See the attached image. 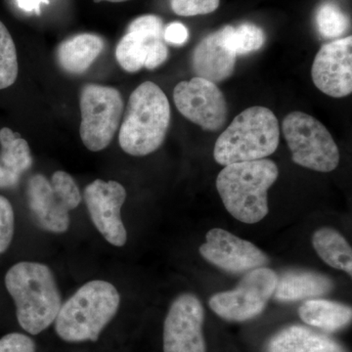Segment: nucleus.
<instances>
[{
	"label": "nucleus",
	"instance_id": "nucleus-25",
	"mask_svg": "<svg viewBox=\"0 0 352 352\" xmlns=\"http://www.w3.org/2000/svg\"><path fill=\"white\" fill-rule=\"evenodd\" d=\"M316 24L322 36L328 38H339L349 28L346 14L336 4L324 3L316 14Z\"/></svg>",
	"mask_w": 352,
	"mask_h": 352
},
{
	"label": "nucleus",
	"instance_id": "nucleus-24",
	"mask_svg": "<svg viewBox=\"0 0 352 352\" xmlns=\"http://www.w3.org/2000/svg\"><path fill=\"white\" fill-rule=\"evenodd\" d=\"M265 39V34L261 28L245 23L237 28L232 27L228 36V43L238 56L261 50Z\"/></svg>",
	"mask_w": 352,
	"mask_h": 352
},
{
	"label": "nucleus",
	"instance_id": "nucleus-20",
	"mask_svg": "<svg viewBox=\"0 0 352 352\" xmlns=\"http://www.w3.org/2000/svg\"><path fill=\"white\" fill-rule=\"evenodd\" d=\"M268 352H346L336 340L302 327L291 326L270 340Z\"/></svg>",
	"mask_w": 352,
	"mask_h": 352
},
{
	"label": "nucleus",
	"instance_id": "nucleus-12",
	"mask_svg": "<svg viewBox=\"0 0 352 352\" xmlns=\"http://www.w3.org/2000/svg\"><path fill=\"white\" fill-rule=\"evenodd\" d=\"M126 191L119 182L96 179L85 190V201L97 230L116 247L126 245L127 234L120 217Z\"/></svg>",
	"mask_w": 352,
	"mask_h": 352
},
{
	"label": "nucleus",
	"instance_id": "nucleus-21",
	"mask_svg": "<svg viewBox=\"0 0 352 352\" xmlns=\"http://www.w3.org/2000/svg\"><path fill=\"white\" fill-rule=\"evenodd\" d=\"M300 319L312 327L335 332L351 324V307L332 300L312 298L298 308Z\"/></svg>",
	"mask_w": 352,
	"mask_h": 352
},
{
	"label": "nucleus",
	"instance_id": "nucleus-30",
	"mask_svg": "<svg viewBox=\"0 0 352 352\" xmlns=\"http://www.w3.org/2000/svg\"><path fill=\"white\" fill-rule=\"evenodd\" d=\"M17 4L22 10L27 12L36 11V14H39L41 6L50 4V0H17Z\"/></svg>",
	"mask_w": 352,
	"mask_h": 352
},
{
	"label": "nucleus",
	"instance_id": "nucleus-1",
	"mask_svg": "<svg viewBox=\"0 0 352 352\" xmlns=\"http://www.w3.org/2000/svg\"><path fill=\"white\" fill-rule=\"evenodd\" d=\"M6 286L25 332L38 335L55 321L62 298L50 267L30 261L15 264L7 272Z\"/></svg>",
	"mask_w": 352,
	"mask_h": 352
},
{
	"label": "nucleus",
	"instance_id": "nucleus-26",
	"mask_svg": "<svg viewBox=\"0 0 352 352\" xmlns=\"http://www.w3.org/2000/svg\"><path fill=\"white\" fill-rule=\"evenodd\" d=\"M170 7L176 15H207L219 8L220 0H170Z\"/></svg>",
	"mask_w": 352,
	"mask_h": 352
},
{
	"label": "nucleus",
	"instance_id": "nucleus-13",
	"mask_svg": "<svg viewBox=\"0 0 352 352\" xmlns=\"http://www.w3.org/2000/svg\"><path fill=\"white\" fill-rule=\"evenodd\" d=\"M199 251L206 261L227 272H249L270 263L256 245L222 228L210 229Z\"/></svg>",
	"mask_w": 352,
	"mask_h": 352
},
{
	"label": "nucleus",
	"instance_id": "nucleus-6",
	"mask_svg": "<svg viewBox=\"0 0 352 352\" xmlns=\"http://www.w3.org/2000/svg\"><path fill=\"white\" fill-rule=\"evenodd\" d=\"M282 131L294 163L319 173H331L339 166V147L326 126L312 116L300 111L289 113Z\"/></svg>",
	"mask_w": 352,
	"mask_h": 352
},
{
	"label": "nucleus",
	"instance_id": "nucleus-31",
	"mask_svg": "<svg viewBox=\"0 0 352 352\" xmlns=\"http://www.w3.org/2000/svg\"><path fill=\"white\" fill-rule=\"evenodd\" d=\"M103 1L113 2V3H119V2L129 1V0H94V2H96V3H99V2Z\"/></svg>",
	"mask_w": 352,
	"mask_h": 352
},
{
	"label": "nucleus",
	"instance_id": "nucleus-23",
	"mask_svg": "<svg viewBox=\"0 0 352 352\" xmlns=\"http://www.w3.org/2000/svg\"><path fill=\"white\" fill-rule=\"evenodd\" d=\"M18 72L19 65L15 43L8 29L0 21V90L15 83Z\"/></svg>",
	"mask_w": 352,
	"mask_h": 352
},
{
	"label": "nucleus",
	"instance_id": "nucleus-7",
	"mask_svg": "<svg viewBox=\"0 0 352 352\" xmlns=\"http://www.w3.org/2000/svg\"><path fill=\"white\" fill-rule=\"evenodd\" d=\"M28 200L32 217L44 230L64 233L69 226V212L80 201V189L75 180L65 171L53 173L51 180L36 175L28 184Z\"/></svg>",
	"mask_w": 352,
	"mask_h": 352
},
{
	"label": "nucleus",
	"instance_id": "nucleus-3",
	"mask_svg": "<svg viewBox=\"0 0 352 352\" xmlns=\"http://www.w3.org/2000/svg\"><path fill=\"white\" fill-rule=\"evenodd\" d=\"M170 124L166 95L156 83H141L129 97L120 124V148L134 157L152 154L163 144Z\"/></svg>",
	"mask_w": 352,
	"mask_h": 352
},
{
	"label": "nucleus",
	"instance_id": "nucleus-15",
	"mask_svg": "<svg viewBox=\"0 0 352 352\" xmlns=\"http://www.w3.org/2000/svg\"><path fill=\"white\" fill-rule=\"evenodd\" d=\"M231 29L232 25H226L208 34L196 46L192 68L198 78L217 83L232 75L237 55L228 43Z\"/></svg>",
	"mask_w": 352,
	"mask_h": 352
},
{
	"label": "nucleus",
	"instance_id": "nucleus-9",
	"mask_svg": "<svg viewBox=\"0 0 352 352\" xmlns=\"http://www.w3.org/2000/svg\"><path fill=\"white\" fill-rule=\"evenodd\" d=\"M278 275L268 267L249 271L231 291L215 294L208 300L210 309L228 321L250 320L263 314L276 289Z\"/></svg>",
	"mask_w": 352,
	"mask_h": 352
},
{
	"label": "nucleus",
	"instance_id": "nucleus-5",
	"mask_svg": "<svg viewBox=\"0 0 352 352\" xmlns=\"http://www.w3.org/2000/svg\"><path fill=\"white\" fill-rule=\"evenodd\" d=\"M280 140L276 116L254 106L240 113L215 142L214 157L221 166L258 161L276 151Z\"/></svg>",
	"mask_w": 352,
	"mask_h": 352
},
{
	"label": "nucleus",
	"instance_id": "nucleus-8",
	"mask_svg": "<svg viewBox=\"0 0 352 352\" xmlns=\"http://www.w3.org/2000/svg\"><path fill=\"white\" fill-rule=\"evenodd\" d=\"M80 135L89 151L99 152L111 144L124 115V103L119 90L88 83L80 90Z\"/></svg>",
	"mask_w": 352,
	"mask_h": 352
},
{
	"label": "nucleus",
	"instance_id": "nucleus-29",
	"mask_svg": "<svg viewBox=\"0 0 352 352\" xmlns=\"http://www.w3.org/2000/svg\"><path fill=\"white\" fill-rule=\"evenodd\" d=\"M188 36V30L182 23H171L164 30V41L175 45H182L186 43Z\"/></svg>",
	"mask_w": 352,
	"mask_h": 352
},
{
	"label": "nucleus",
	"instance_id": "nucleus-14",
	"mask_svg": "<svg viewBox=\"0 0 352 352\" xmlns=\"http://www.w3.org/2000/svg\"><path fill=\"white\" fill-rule=\"evenodd\" d=\"M315 87L328 96L342 98L352 92V38L322 46L311 68Z\"/></svg>",
	"mask_w": 352,
	"mask_h": 352
},
{
	"label": "nucleus",
	"instance_id": "nucleus-16",
	"mask_svg": "<svg viewBox=\"0 0 352 352\" xmlns=\"http://www.w3.org/2000/svg\"><path fill=\"white\" fill-rule=\"evenodd\" d=\"M168 51L164 43V32L127 30L118 43L116 58L127 73H136L145 65L161 59Z\"/></svg>",
	"mask_w": 352,
	"mask_h": 352
},
{
	"label": "nucleus",
	"instance_id": "nucleus-17",
	"mask_svg": "<svg viewBox=\"0 0 352 352\" xmlns=\"http://www.w3.org/2000/svg\"><path fill=\"white\" fill-rule=\"evenodd\" d=\"M0 188H13L32 166L31 149L25 139L8 127L0 129Z\"/></svg>",
	"mask_w": 352,
	"mask_h": 352
},
{
	"label": "nucleus",
	"instance_id": "nucleus-11",
	"mask_svg": "<svg viewBox=\"0 0 352 352\" xmlns=\"http://www.w3.org/2000/svg\"><path fill=\"white\" fill-rule=\"evenodd\" d=\"M205 309L196 296L183 294L171 303L164 324V352H207Z\"/></svg>",
	"mask_w": 352,
	"mask_h": 352
},
{
	"label": "nucleus",
	"instance_id": "nucleus-2",
	"mask_svg": "<svg viewBox=\"0 0 352 352\" xmlns=\"http://www.w3.org/2000/svg\"><path fill=\"white\" fill-rule=\"evenodd\" d=\"M279 176L270 160L228 164L217 178L222 203L234 219L247 224L261 221L268 214V190Z\"/></svg>",
	"mask_w": 352,
	"mask_h": 352
},
{
	"label": "nucleus",
	"instance_id": "nucleus-19",
	"mask_svg": "<svg viewBox=\"0 0 352 352\" xmlns=\"http://www.w3.org/2000/svg\"><path fill=\"white\" fill-rule=\"evenodd\" d=\"M332 280L310 271H289L278 277L274 296L279 302H298L305 298H318L330 293Z\"/></svg>",
	"mask_w": 352,
	"mask_h": 352
},
{
	"label": "nucleus",
	"instance_id": "nucleus-10",
	"mask_svg": "<svg viewBox=\"0 0 352 352\" xmlns=\"http://www.w3.org/2000/svg\"><path fill=\"white\" fill-rule=\"evenodd\" d=\"M173 101L183 117L204 131H217L226 124L228 108L217 83L198 76L177 83Z\"/></svg>",
	"mask_w": 352,
	"mask_h": 352
},
{
	"label": "nucleus",
	"instance_id": "nucleus-4",
	"mask_svg": "<svg viewBox=\"0 0 352 352\" xmlns=\"http://www.w3.org/2000/svg\"><path fill=\"white\" fill-rule=\"evenodd\" d=\"M120 302L113 285L102 280L88 282L62 305L55 330L66 342H95L117 314Z\"/></svg>",
	"mask_w": 352,
	"mask_h": 352
},
{
	"label": "nucleus",
	"instance_id": "nucleus-18",
	"mask_svg": "<svg viewBox=\"0 0 352 352\" xmlns=\"http://www.w3.org/2000/svg\"><path fill=\"white\" fill-rule=\"evenodd\" d=\"M104 48L105 43L97 34H76L58 45L57 63L69 75H82L100 56Z\"/></svg>",
	"mask_w": 352,
	"mask_h": 352
},
{
	"label": "nucleus",
	"instance_id": "nucleus-28",
	"mask_svg": "<svg viewBox=\"0 0 352 352\" xmlns=\"http://www.w3.org/2000/svg\"><path fill=\"white\" fill-rule=\"evenodd\" d=\"M0 352H36V344L23 333H8L0 339Z\"/></svg>",
	"mask_w": 352,
	"mask_h": 352
},
{
	"label": "nucleus",
	"instance_id": "nucleus-22",
	"mask_svg": "<svg viewBox=\"0 0 352 352\" xmlns=\"http://www.w3.org/2000/svg\"><path fill=\"white\" fill-rule=\"evenodd\" d=\"M312 244L324 263L351 276L352 250L342 234L335 229L323 227L314 233Z\"/></svg>",
	"mask_w": 352,
	"mask_h": 352
},
{
	"label": "nucleus",
	"instance_id": "nucleus-27",
	"mask_svg": "<svg viewBox=\"0 0 352 352\" xmlns=\"http://www.w3.org/2000/svg\"><path fill=\"white\" fill-rule=\"evenodd\" d=\"M15 217L10 201L0 196V254L6 251L12 242Z\"/></svg>",
	"mask_w": 352,
	"mask_h": 352
}]
</instances>
